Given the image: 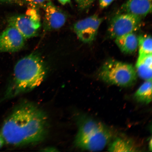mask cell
<instances>
[{"label":"cell","mask_w":152,"mask_h":152,"mask_svg":"<svg viewBox=\"0 0 152 152\" xmlns=\"http://www.w3.org/2000/svg\"><path fill=\"white\" fill-rule=\"evenodd\" d=\"M48 131L46 114L36 104L24 102L17 106L5 120L1 132L7 143L19 146L42 141Z\"/></svg>","instance_id":"6da1fadb"},{"label":"cell","mask_w":152,"mask_h":152,"mask_svg":"<svg viewBox=\"0 0 152 152\" xmlns=\"http://www.w3.org/2000/svg\"><path fill=\"white\" fill-rule=\"evenodd\" d=\"M46 74L44 63L38 55L33 53L24 57L15 66L14 77L4 99L14 98L33 90L41 84Z\"/></svg>","instance_id":"7a4b0ae2"},{"label":"cell","mask_w":152,"mask_h":152,"mask_svg":"<svg viewBox=\"0 0 152 152\" xmlns=\"http://www.w3.org/2000/svg\"><path fill=\"white\" fill-rule=\"evenodd\" d=\"M113 133L104 124L89 117H83L80 123L75 144L82 150L102 151L109 144Z\"/></svg>","instance_id":"3957f363"},{"label":"cell","mask_w":152,"mask_h":152,"mask_svg":"<svg viewBox=\"0 0 152 152\" xmlns=\"http://www.w3.org/2000/svg\"><path fill=\"white\" fill-rule=\"evenodd\" d=\"M98 74L104 82L121 87L132 86L137 80L136 70L132 64L115 60L104 62Z\"/></svg>","instance_id":"277c9868"},{"label":"cell","mask_w":152,"mask_h":152,"mask_svg":"<svg viewBox=\"0 0 152 152\" xmlns=\"http://www.w3.org/2000/svg\"><path fill=\"white\" fill-rule=\"evenodd\" d=\"M8 23L9 25L14 26L26 39L37 35L41 26L39 15L32 7L27 10L25 14L11 17Z\"/></svg>","instance_id":"5b68a950"},{"label":"cell","mask_w":152,"mask_h":152,"mask_svg":"<svg viewBox=\"0 0 152 152\" xmlns=\"http://www.w3.org/2000/svg\"><path fill=\"white\" fill-rule=\"evenodd\" d=\"M142 19L127 13H121L112 19L108 28V33L113 39L121 37L138 30Z\"/></svg>","instance_id":"8992f818"},{"label":"cell","mask_w":152,"mask_h":152,"mask_svg":"<svg viewBox=\"0 0 152 152\" xmlns=\"http://www.w3.org/2000/svg\"><path fill=\"white\" fill-rule=\"evenodd\" d=\"M103 18L96 15H93L76 22L74 30L80 40L90 43L96 39L99 28Z\"/></svg>","instance_id":"52a82bcc"},{"label":"cell","mask_w":152,"mask_h":152,"mask_svg":"<svg viewBox=\"0 0 152 152\" xmlns=\"http://www.w3.org/2000/svg\"><path fill=\"white\" fill-rule=\"evenodd\" d=\"M25 39L16 28L9 25L0 34V53L18 52L24 46Z\"/></svg>","instance_id":"ba28073f"},{"label":"cell","mask_w":152,"mask_h":152,"mask_svg":"<svg viewBox=\"0 0 152 152\" xmlns=\"http://www.w3.org/2000/svg\"><path fill=\"white\" fill-rule=\"evenodd\" d=\"M45 17L44 27L46 31L59 29L65 24L66 18L64 12L52 3L45 6Z\"/></svg>","instance_id":"9c48e42d"},{"label":"cell","mask_w":152,"mask_h":152,"mask_svg":"<svg viewBox=\"0 0 152 152\" xmlns=\"http://www.w3.org/2000/svg\"><path fill=\"white\" fill-rule=\"evenodd\" d=\"M152 1V0H127L121 7V12L142 19L151 12Z\"/></svg>","instance_id":"30bf717a"},{"label":"cell","mask_w":152,"mask_h":152,"mask_svg":"<svg viewBox=\"0 0 152 152\" xmlns=\"http://www.w3.org/2000/svg\"><path fill=\"white\" fill-rule=\"evenodd\" d=\"M115 43L121 52L133 54L138 48V37L134 33L126 34L115 39Z\"/></svg>","instance_id":"8fae6325"},{"label":"cell","mask_w":152,"mask_h":152,"mask_svg":"<svg viewBox=\"0 0 152 152\" xmlns=\"http://www.w3.org/2000/svg\"><path fill=\"white\" fill-rule=\"evenodd\" d=\"M152 54L139 56L136 65L137 75L145 81L152 80Z\"/></svg>","instance_id":"7c38bea8"},{"label":"cell","mask_w":152,"mask_h":152,"mask_svg":"<svg viewBox=\"0 0 152 152\" xmlns=\"http://www.w3.org/2000/svg\"><path fill=\"white\" fill-rule=\"evenodd\" d=\"M137 148L130 140L117 138L110 142L108 150L113 152H132L138 151Z\"/></svg>","instance_id":"4fadbf2b"},{"label":"cell","mask_w":152,"mask_h":152,"mask_svg":"<svg viewBox=\"0 0 152 152\" xmlns=\"http://www.w3.org/2000/svg\"><path fill=\"white\" fill-rule=\"evenodd\" d=\"M134 97L140 103L149 104L152 101V80L145 81L136 91Z\"/></svg>","instance_id":"5bb4252c"},{"label":"cell","mask_w":152,"mask_h":152,"mask_svg":"<svg viewBox=\"0 0 152 152\" xmlns=\"http://www.w3.org/2000/svg\"><path fill=\"white\" fill-rule=\"evenodd\" d=\"M152 43L151 35H141L138 37L139 56L152 54Z\"/></svg>","instance_id":"9a60e30c"},{"label":"cell","mask_w":152,"mask_h":152,"mask_svg":"<svg viewBox=\"0 0 152 152\" xmlns=\"http://www.w3.org/2000/svg\"><path fill=\"white\" fill-rule=\"evenodd\" d=\"M81 10H87L91 7L96 0H75Z\"/></svg>","instance_id":"2e32d148"},{"label":"cell","mask_w":152,"mask_h":152,"mask_svg":"<svg viewBox=\"0 0 152 152\" xmlns=\"http://www.w3.org/2000/svg\"><path fill=\"white\" fill-rule=\"evenodd\" d=\"M115 0H99V5L100 8H106L113 3Z\"/></svg>","instance_id":"e0dca14e"},{"label":"cell","mask_w":152,"mask_h":152,"mask_svg":"<svg viewBox=\"0 0 152 152\" xmlns=\"http://www.w3.org/2000/svg\"><path fill=\"white\" fill-rule=\"evenodd\" d=\"M26 1L31 5V7H34L43 3L42 0H26Z\"/></svg>","instance_id":"ac0fdd59"},{"label":"cell","mask_w":152,"mask_h":152,"mask_svg":"<svg viewBox=\"0 0 152 152\" xmlns=\"http://www.w3.org/2000/svg\"><path fill=\"white\" fill-rule=\"evenodd\" d=\"M0 3H16L20 4H22L20 0H0Z\"/></svg>","instance_id":"d6986e66"},{"label":"cell","mask_w":152,"mask_h":152,"mask_svg":"<svg viewBox=\"0 0 152 152\" xmlns=\"http://www.w3.org/2000/svg\"><path fill=\"white\" fill-rule=\"evenodd\" d=\"M5 142L4 140L1 135V132H0V149L3 147L4 144Z\"/></svg>","instance_id":"ffe728a7"},{"label":"cell","mask_w":152,"mask_h":152,"mask_svg":"<svg viewBox=\"0 0 152 152\" xmlns=\"http://www.w3.org/2000/svg\"><path fill=\"white\" fill-rule=\"evenodd\" d=\"M58 1L61 4L64 5L69 3L71 0H58Z\"/></svg>","instance_id":"44dd1931"},{"label":"cell","mask_w":152,"mask_h":152,"mask_svg":"<svg viewBox=\"0 0 152 152\" xmlns=\"http://www.w3.org/2000/svg\"><path fill=\"white\" fill-rule=\"evenodd\" d=\"M42 1H43V3H44L45 2L47 1H49V0H42Z\"/></svg>","instance_id":"7402d4cb"}]
</instances>
